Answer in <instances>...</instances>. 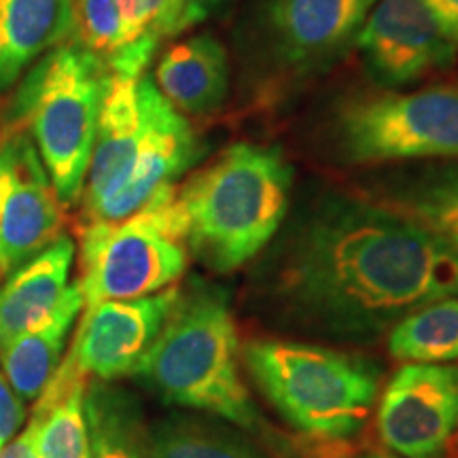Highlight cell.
I'll list each match as a JSON object with an SVG mask.
<instances>
[{
    "label": "cell",
    "instance_id": "cell-1",
    "mask_svg": "<svg viewBox=\"0 0 458 458\" xmlns=\"http://www.w3.org/2000/svg\"><path fill=\"white\" fill-rule=\"evenodd\" d=\"M458 297V250L357 189L303 196L261 253L250 306L284 334L369 346L405 314Z\"/></svg>",
    "mask_w": 458,
    "mask_h": 458
},
{
    "label": "cell",
    "instance_id": "cell-2",
    "mask_svg": "<svg viewBox=\"0 0 458 458\" xmlns=\"http://www.w3.org/2000/svg\"><path fill=\"white\" fill-rule=\"evenodd\" d=\"M204 153L193 125L159 94L151 74H111L79 199L81 223L136 215L174 187Z\"/></svg>",
    "mask_w": 458,
    "mask_h": 458
},
{
    "label": "cell",
    "instance_id": "cell-3",
    "mask_svg": "<svg viewBox=\"0 0 458 458\" xmlns=\"http://www.w3.org/2000/svg\"><path fill=\"white\" fill-rule=\"evenodd\" d=\"M131 377L164 403L219 418L255 437L267 433L242 380V346L227 291L202 276L179 286L162 334Z\"/></svg>",
    "mask_w": 458,
    "mask_h": 458
},
{
    "label": "cell",
    "instance_id": "cell-4",
    "mask_svg": "<svg viewBox=\"0 0 458 458\" xmlns=\"http://www.w3.org/2000/svg\"><path fill=\"white\" fill-rule=\"evenodd\" d=\"M293 165L278 147L236 142L176 185L189 255L216 274L257 259L291 208Z\"/></svg>",
    "mask_w": 458,
    "mask_h": 458
},
{
    "label": "cell",
    "instance_id": "cell-5",
    "mask_svg": "<svg viewBox=\"0 0 458 458\" xmlns=\"http://www.w3.org/2000/svg\"><path fill=\"white\" fill-rule=\"evenodd\" d=\"M242 363L272 408L318 442L357 435L382 385V368L363 354L284 337L246 342Z\"/></svg>",
    "mask_w": 458,
    "mask_h": 458
},
{
    "label": "cell",
    "instance_id": "cell-6",
    "mask_svg": "<svg viewBox=\"0 0 458 458\" xmlns=\"http://www.w3.org/2000/svg\"><path fill=\"white\" fill-rule=\"evenodd\" d=\"M111 74L105 60L71 38L21 77L4 113V125L30 134L64 208L81 199Z\"/></svg>",
    "mask_w": 458,
    "mask_h": 458
},
{
    "label": "cell",
    "instance_id": "cell-7",
    "mask_svg": "<svg viewBox=\"0 0 458 458\" xmlns=\"http://www.w3.org/2000/svg\"><path fill=\"white\" fill-rule=\"evenodd\" d=\"M325 136L331 156L346 165L458 159V83L344 96Z\"/></svg>",
    "mask_w": 458,
    "mask_h": 458
},
{
    "label": "cell",
    "instance_id": "cell-8",
    "mask_svg": "<svg viewBox=\"0 0 458 458\" xmlns=\"http://www.w3.org/2000/svg\"><path fill=\"white\" fill-rule=\"evenodd\" d=\"M176 187L123 221L81 223L79 278L83 308L136 300L176 286L189 263Z\"/></svg>",
    "mask_w": 458,
    "mask_h": 458
},
{
    "label": "cell",
    "instance_id": "cell-9",
    "mask_svg": "<svg viewBox=\"0 0 458 458\" xmlns=\"http://www.w3.org/2000/svg\"><path fill=\"white\" fill-rule=\"evenodd\" d=\"M377 0H261L255 45L261 66L280 81L329 71L354 47Z\"/></svg>",
    "mask_w": 458,
    "mask_h": 458
},
{
    "label": "cell",
    "instance_id": "cell-10",
    "mask_svg": "<svg viewBox=\"0 0 458 458\" xmlns=\"http://www.w3.org/2000/svg\"><path fill=\"white\" fill-rule=\"evenodd\" d=\"M376 422L394 454L444 458L458 435V365H401L382 391Z\"/></svg>",
    "mask_w": 458,
    "mask_h": 458
},
{
    "label": "cell",
    "instance_id": "cell-11",
    "mask_svg": "<svg viewBox=\"0 0 458 458\" xmlns=\"http://www.w3.org/2000/svg\"><path fill=\"white\" fill-rule=\"evenodd\" d=\"M64 204L26 130L0 134V274L9 276L64 233Z\"/></svg>",
    "mask_w": 458,
    "mask_h": 458
},
{
    "label": "cell",
    "instance_id": "cell-12",
    "mask_svg": "<svg viewBox=\"0 0 458 458\" xmlns=\"http://www.w3.org/2000/svg\"><path fill=\"white\" fill-rule=\"evenodd\" d=\"M354 47L371 81L393 91L445 71L458 55V45L420 0H377Z\"/></svg>",
    "mask_w": 458,
    "mask_h": 458
},
{
    "label": "cell",
    "instance_id": "cell-13",
    "mask_svg": "<svg viewBox=\"0 0 458 458\" xmlns=\"http://www.w3.org/2000/svg\"><path fill=\"white\" fill-rule=\"evenodd\" d=\"M179 286L136 300L100 301L83 308L68 357L77 369L100 382L134 376L162 334Z\"/></svg>",
    "mask_w": 458,
    "mask_h": 458
},
{
    "label": "cell",
    "instance_id": "cell-14",
    "mask_svg": "<svg viewBox=\"0 0 458 458\" xmlns=\"http://www.w3.org/2000/svg\"><path fill=\"white\" fill-rule=\"evenodd\" d=\"M357 191L458 250V159L382 165Z\"/></svg>",
    "mask_w": 458,
    "mask_h": 458
},
{
    "label": "cell",
    "instance_id": "cell-15",
    "mask_svg": "<svg viewBox=\"0 0 458 458\" xmlns=\"http://www.w3.org/2000/svg\"><path fill=\"white\" fill-rule=\"evenodd\" d=\"M151 79L159 94L185 117H208L227 100L225 45L210 32L191 34L164 51Z\"/></svg>",
    "mask_w": 458,
    "mask_h": 458
},
{
    "label": "cell",
    "instance_id": "cell-16",
    "mask_svg": "<svg viewBox=\"0 0 458 458\" xmlns=\"http://www.w3.org/2000/svg\"><path fill=\"white\" fill-rule=\"evenodd\" d=\"M74 32V0H0V98Z\"/></svg>",
    "mask_w": 458,
    "mask_h": 458
},
{
    "label": "cell",
    "instance_id": "cell-17",
    "mask_svg": "<svg viewBox=\"0 0 458 458\" xmlns=\"http://www.w3.org/2000/svg\"><path fill=\"white\" fill-rule=\"evenodd\" d=\"M74 257V240L62 233L4 276L7 280L0 286V346L37 327L55 310L71 286Z\"/></svg>",
    "mask_w": 458,
    "mask_h": 458
},
{
    "label": "cell",
    "instance_id": "cell-18",
    "mask_svg": "<svg viewBox=\"0 0 458 458\" xmlns=\"http://www.w3.org/2000/svg\"><path fill=\"white\" fill-rule=\"evenodd\" d=\"M81 312L83 293L74 280L47 318L0 346L3 374L21 399L37 401L38 394L45 391L51 376L64 359L62 354Z\"/></svg>",
    "mask_w": 458,
    "mask_h": 458
},
{
    "label": "cell",
    "instance_id": "cell-19",
    "mask_svg": "<svg viewBox=\"0 0 458 458\" xmlns=\"http://www.w3.org/2000/svg\"><path fill=\"white\" fill-rule=\"evenodd\" d=\"M89 377L71 357L62 359L45 391L34 401L30 420L41 458H89L85 388Z\"/></svg>",
    "mask_w": 458,
    "mask_h": 458
},
{
    "label": "cell",
    "instance_id": "cell-20",
    "mask_svg": "<svg viewBox=\"0 0 458 458\" xmlns=\"http://www.w3.org/2000/svg\"><path fill=\"white\" fill-rule=\"evenodd\" d=\"M89 458H153L151 431L139 397L114 382L85 388Z\"/></svg>",
    "mask_w": 458,
    "mask_h": 458
},
{
    "label": "cell",
    "instance_id": "cell-21",
    "mask_svg": "<svg viewBox=\"0 0 458 458\" xmlns=\"http://www.w3.org/2000/svg\"><path fill=\"white\" fill-rule=\"evenodd\" d=\"M148 431L153 458H266L240 428L206 414L174 411Z\"/></svg>",
    "mask_w": 458,
    "mask_h": 458
},
{
    "label": "cell",
    "instance_id": "cell-22",
    "mask_svg": "<svg viewBox=\"0 0 458 458\" xmlns=\"http://www.w3.org/2000/svg\"><path fill=\"white\" fill-rule=\"evenodd\" d=\"M386 351L403 363L458 360V297L405 314L386 335Z\"/></svg>",
    "mask_w": 458,
    "mask_h": 458
},
{
    "label": "cell",
    "instance_id": "cell-23",
    "mask_svg": "<svg viewBox=\"0 0 458 458\" xmlns=\"http://www.w3.org/2000/svg\"><path fill=\"white\" fill-rule=\"evenodd\" d=\"M74 38L106 64L119 43V11L114 0H74Z\"/></svg>",
    "mask_w": 458,
    "mask_h": 458
},
{
    "label": "cell",
    "instance_id": "cell-24",
    "mask_svg": "<svg viewBox=\"0 0 458 458\" xmlns=\"http://www.w3.org/2000/svg\"><path fill=\"white\" fill-rule=\"evenodd\" d=\"M229 0H168L165 38L179 37L225 7Z\"/></svg>",
    "mask_w": 458,
    "mask_h": 458
},
{
    "label": "cell",
    "instance_id": "cell-25",
    "mask_svg": "<svg viewBox=\"0 0 458 458\" xmlns=\"http://www.w3.org/2000/svg\"><path fill=\"white\" fill-rule=\"evenodd\" d=\"M26 420L24 399L17 394L0 371V450L20 433Z\"/></svg>",
    "mask_w": 458,
    "mask_h": 458
},
{
    "label": "cell",
    "instance_id": "cell-26",
    "mask_svg": "<svg viewBox=\"0 0 458 458\" xmlns=\"http://www.w3.org/2000/svg\"><path fill=\"white\" fill-rule=\"evenodd\" d=\"M439 28L458 45V0H420Z\"/></svg>",
    "mask_w": 458,
    "mask_h": 458
},
{
    "label": "cell",
    "instance_id": "cell-27",
    "mask_svg": "<svg viewBox=\"0 0 458 458\" xmlns=\"http://www.w3.org/2000/svg\"><path fill=\"white\" fill-rule=\"evenodd\" d=\"M0 458H41L37 450V433H34L32 420H28L26 427L0 450Z\"/></svg>",
    "mask_w": 458,
    "mask_h": 458
},
{
    "label": "cell",
    "instance_id": "cell-28",
    "mask_svg": "<svg viewBox=\"0 0 458 458\" xmlns=\"http://www.w3.org/2000/svg\"><path fill=\"white\" fill-rule=\"evenodd\" d=\"M454 454L458 458V435H456V439H454Z\"/></svg>",
    "mask_w": 458,
    "mask_h": 458
},
{
    "label": "cell",
    "instance_id": "cell-29",
    "mask_svg": "<svg viewBox=\"0 0 458 458\" xmlns=\"http://www.w3.org/2000/svg\"><path fill=\"white\" fill-rule=\"evenodd\" d=\"M360 458H386V456H360Z\"/></svg>",
    "mask_w": 458,
    "mask_h": 458
},
{
    "label": "cell",
    "instance_id": "cell-30",
    "mask_svg": "<svg viewBox=\"0 0 458 458\" xmlns=\"http://www.w3.org/2000/svg\"><path fill=\"white\" fill-rule=\"evenodd\" d=\"M0 278H3V274H0Z\"/></svg>",
    "mask_w": 458,
    "mask_h": 458
}]
</instances>
